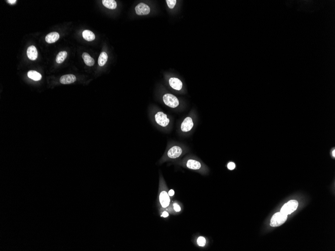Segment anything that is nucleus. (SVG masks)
<instances>
[{
	"label": "nucleus",
	"instance_id": "f257e3e1",
	"mask_svg": "<svg viewBox=\"0 0 335 251\" xmlns=\"http://www.w3.org/2000/svg\"><path fill=\"white\" fill-rule=\"evenodd\" d=\"M287 216L280 212L273 214L270 220V225L273 227H277L283 224L287 220Z\"/></svg>",
	"mask_w": 335,
	"mask_h": 251
},
{
	"label": "nucleus",
	"instance_id": "f03ea898",
	"mask_svg": "<svg viewBox=\"0 0 335 251\" xmlns=\"http://www.w3.org/2000/svg\"><path fill=\"white\" fill-rule=\"evenodd\" d=\"M155 120L157 124L161 127H167L170 124V119L163 112L159 111L156 113L155 115Z\"/></svg>",
	"mask_w": 335,
	"mask_h": 251
},
{
	"label": "nucleus",
	"instance_id": "7ed1b4c3",
	"mask_svg": "<svg viewBox=\"0 0 335 251\" xmlns=\"http://www.w3.org/2000/svg\"><path fill=\"white\" fill-rule=\"evenodd\" d=\"M298 205V202L297 200H290L283 206L280 210V213L287 216L297 210Z\"/></svg>",
	"mask_w": 335,
	"mask_h": 251
},
{
	"label": "nucleus",
	"instance_id": "20e7f679",
	"mask_svg": "<svg viewBox=\"0 0 335 251\" xmlns=\"http://www.w3.org/2000/svg\"><path fill=\"white\" fill-rule=\"evenodd\" d=\"M163 101L167 106L171 108H176L179 105V101L175 96L172 94L167 93L163 96Z\"/></svg>",
	"mask_w": 335,
	"mask_h": 251
},
{
	"label": "nucleus",
	"instance_id": "39448f33",
	"mask_svg": "<svg viewBox=\"0 0 335 251\" xmlns=\"http://www.w3.org/2000/svg\"><path fill=\"white\" fill-rule=\"evenodd\" d=\"M183 152V149L181 147L175 145L171 147L167 153V157L169 159H176L181 157Z\"/></svg>",
	"mask_w": 335,
	"mask_h": 251
},
{
	"label": "nucleus",
	"instance_id": "423d86ee",
	"mask_svg": "<svg viewBox=\"0 0 335 251\" xmlns=\"http://www.w3.org/2000/svg\"><path fill=\"white\" fill-rule=\"evenodd\" d=\"M159 201L163 208H167L170 206V198L168 193L165 190H162L159 195Z\"/></svg>",
	"mask_w": 335,
	"mask_h": 251
},
{
	"label": "nucleus",
	"instance_id": "0eeeda50",
	"mask_svg": "<svg viewBox=\"0 0 335 251\" xmlns=\"http://www.w3.org/2000/svg\"><path fill=\"white\" fill-rule=\"evenodd\" d=\"M194 126V122L191 117H186L181 124V131L183 133H188L192 129Z\"/></svg>",
	"mask_w": 335,
	"mask_h": 251
},
{
	"label": "nucleus",
	"instance_id": "6e6552de",
	"mask_svg": "<svg viewBox=\"0 0 335 251\" xmlns=\"http://www.w3.org/2000/svg\"><path fill=\"white\" fill-rule=\"evenodd\" d=\"M136 14L137 15H147L150 13V8L144 3H141L135 8Z\"/></svg>",
	"mask_w": 335,
	"mask_h": 251
},
{
	"label": "nucleus",
	"instance_id": "1a4fd4ad",
	"mask_svg": "<svg viewBox=\"0 0 335 251\" xmlns=\"http://www.w3.org/2000/svg\"><path fill=\"white\" fill-rule=\"evenodd\" d=\"M186 167L192 170H200L202 168V164L199 161L193 159H189L186 162Z\"/></svg>",
	"mask_w": 335,
	"mask_h": 251
},
{
	"label": "nucleus",
	"instance_id": "9d476101",
	"mask_svg": "<svg viewBox=\"0 0 335 251\" xmlns=\"http://www.w3.org/2000/svg\"><path fill=\"white\" fill-rule=\"evenodd\" d=\"M169 83L173 89H175L176 90L179 91L182 88V82L177 78H171L169 80Z\"/></svg>",
	"mask_w": 335,
	"mask_h": 251
},
{
	"label": "nucleus",
	"instance_id": "9b49d317",
	"mask_svg": "<svg viewBox=\"0 0 335 251\" xmlns=\"http://www.w3.org/2000/svg\"><path fill=\"white\" fill-rule=\"evenodd\" d=\"M77 80V77L73 74L63 75L60 79V82L63 84L73 83Z\"/></svg>",
	"mask_w": 335,
	"mask_h": 251
},
{
	"label": "nucleus",
	"instance_id": "f8f14e48",
	"mask_svg": "<svg viewBox=\"0 0 335 251\" xmlns=\"http://www.w3.org/2000/svg\"><path fill=\"white\" fill-rule=\"evenodd\" d=\"M27 56L31 60H35L38 57L37 50L34 46L29 47L27 50Z\"/></svg>",
	"mask_w": 335,
	"mask_h": 251
},
{
	"label": "nucleus",
	"instance_id": "ddd939ff",
	"mask_svg": "<svg viewBox=\"0 0 335 251\" xmlns=\"http://www.w3.org/2000/svg\"><path fill=\"white\" fill-rule=\"evenodd\" d=\"M59 34L56 32H51L46 35L45 37V41L49 44L55 43L59 39Z\"/></svg>",
	"mask_w": 335,
	"mask_h": 251
},
{
	"label": "nucleus",
	"instance_id": "4468645a",
	"mask_svg": "<svg viewBox=\"0 0 335 251\" xmlns=\"http://www.w3.org/2000/svg\"><path fill=\"white\" fill-rule=\"evenodd\" d=\"M82 58L85 64L88 66H92L94 64L95 61L94 58H92L87 53L82 54Z\"/></svg>",
	"mask_w": 335,
	"mask_h": 251
},
{
	"label": "nucleus",
	"instance_id": "2eb2a0df",
	"mask_svg": "<svg viewBox=\"0 0 335 251\" xmlns=\"http://www.w3.org/2000/svg\"><path fill=\"white\" fill-rule=\"evenodd\" d=\"M102 2L103 6L111 10L115 9L117 7V4L115 0H103Z\"/></svg>",
	"mask_w": 335,
	"mask_h": 251
},
{
	"label": "nucleus",
	"instance_id": "dca6fc26",
	"mask_svg": "<svg viewBox=\"0 0 335 251\" xmlns=\"http://www.w3.org/2000/svg\"><path fill=\"white\" fill-rule=\"evenodd\" d=\"M83 38L87 41H92L95 39V36L94 33L89 30H85L82 32Z\"/></svg>",
	"mask_w": 335,
	"mask_h": 251
},
{
	"label": "nucleus",
	"instance_id": "f3484780",
	"mask_svg": "<svg viewBox=\"0 0 335 251\" xmlns=\"http://www.w3.org/2000/svg\"><path fill=\"white\" fill-rule=\"evenodd\" d=\"M27 75L30 79L34 81H39L41 80L42 76L41 74L34 70H30L28 72Z\"/></svg>",
	"mask_w": 335,
	"mask_h": 251
},
{
	"label": "nucleus",
	"instance_id": "a211bd4d",
	"mask_svg": "<svg viewBox=\"0 0 335 251\" xmlns=\"http://www.w3.org/2000/svg\"><path fill=\"white\" fill-rule=\"evenodd\" d=\"M108 54L105 52L101 53L98 59V64L100 66H103L108 61Z\"/></svg>",
	"mask_w": 335,
	"mask_h": 251
},
{
	"label": "nucleus",
	"instance_id": "6ab92c4d",
	"mask_svg": "<svg viewBox=\"0 0 335 251\" xmlns=\"http://www.w3.org/2000/svg\"><path fill=\"white\" fill-rule=\"evenodd\" d=\"M67 56L66 51H61L57 55L56 61L58 64L62 63L65 60Z\"/></svg>",
	"mask_w": 335,
	"mask_h": 251
},
{
	"label": "nucleus",
	"instance_id": "aec40b11",
	"mask_svg": "<svg viewBox=\"0 0 335 251\" xmlns=\"http://www.w3.org/2000/svg\"><path fill=\"white\" fill-rule=\"evenodd\" d=\"M197 243L200 247H204L206 243V240L204 237H199L197 240Z\"/></svg>",
	"mask_w": 335,
	"mask_h": 251
},
{
	"label": "nucleus",
	"instance_id": "412c9836",
	"mask_svg": "<svg viewBox=\"0 0 335 251\" xmlns=\"http://www.w3.org/2000/svg\"><path fill=\"white\" fill-rule=\"evenodd\" d=\"M166 2H167L169 8L170 9H173L174 8V7L176 4L177 1L176 0H167Z\"/></svg>",
	"mask_w": 335,
	"mask_h": 251
},
{
	"label": "nucleus",
	"instance_id": "4be33fe9",
	"mask_svg": "<svg viewBox=\"0 0 335 251\" xmlns=\"http://www.w3.org/2000/svg\"><path fill=\"white\" fill-rule=\"evenodd\" d=\"M173 208H174L175 211L176 212H179L181 211V207L178 203H173Z\"/></svg>",
	"mask_w": 335,
	"mask_h": 251
},
{
	"label": "nucleus",
	"instance_id": "5701e85b",
	"mask_svg": "<svg viewBox=\"0 0 335 251\" xmlns=\"http://www.w3.org/2000/svg\"><path fill=\"white\" fill-rule=\"evenodd\" d=\"M236 167L235 164L233 162H230L228 164L227 168L229 170H233Z\"/></svg>",
	"mask_w": 335,
	"mask_h": 251
},
{
	"label": "nucleus",
	"instance_id": "b1692460",
	"mask_svg": "<svg viewBox=\"0 0 335 251\" xmlns=\"http://www.w3.org/2000/svg\"><path fill=\"white\" fill-rule=\"evenodd\" d=\"M168 194L170 196H173L175 194V192H174L173 189H170L168 192Z\"/></svg>",
	"mask_w": 335,
	"mask_h": 251
},
{
	"label": "nucleus",
	"instance_id": "393cba45",
	"mask_svg": "<svg viewBox=\"0 0 335 251\" xmlns=\"http://www.w3.org/2000/svg\"><path fill=\"white\" fill-rule=\"evenodd\" d=\"M169 216V213L166 211H164L163 212L162 214V217H167Z\"/></svg>",
	"mask_w": 335,
	"mask_h": 251
},
{
	"label": "nucleus",
	"instance_id": "a878e982",
	"mask_svg": "<svg viewBox=\"0 0 335 251\" xmlns=\"http://www.w3.org/2000/svg\"><path fill=\"white\" fill-rule=\"evenodd\" d=\"M16 0H8L7 2L10 4L14 5L16 3Z\"/></svg>",
	"mask_w": 335,
	"mask_h": 251
},
{
	"label": "nucleus",
	"instance_id": "bb28decb",
	"mask_svg": "<svg viewBox=\"0 0 335 251\" xmlns=\"http://www.w3.org/2000/svg\"><path fill=\"white\" fill-rule=\"evenodd\" d=\"M332 155H333V157H335V150H333Z\"/></svg>",
	"mask_w": 335,
	"mask_h": 251
}]
</instances>
